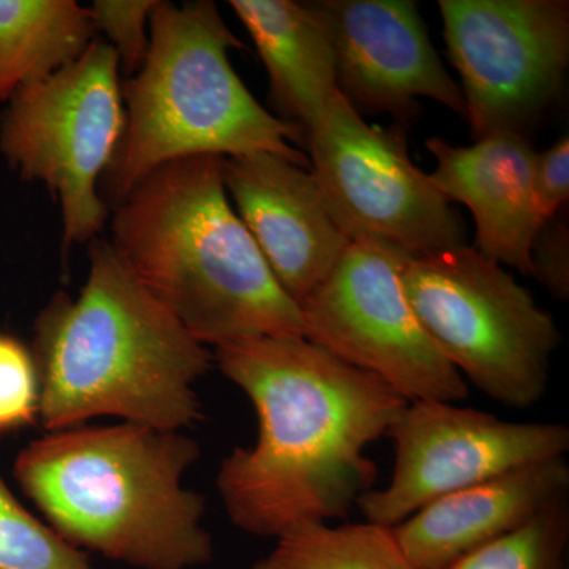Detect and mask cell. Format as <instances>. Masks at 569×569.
<instances>
[{"label":"cell","instance_id":"9a60e30c","mask_svg":"<svg viewBox=\"0 0 569 569\" xmlns=\"http://www.w3.org/2000/svg\"><path fill=\"white\" fill-rule=\"evenodd\" d=\"M568 489L567 459L541 460L438 498L392 531L415 568L447 569L519 530Z\"/></svg>","mask_w":569,"mask_h":569},{"label":"cell","instance_id":"8992f818","mask_svg":"<svg viewBox=\"0 0 569 569\" xmlns=\"http://www.w3.org/2000/svg\"><path fill=\"white\" fill-rule=\"evenodd\" d=\"M402 287L427 335L482 395L509 408L545 397L561 335L503 266L455 247L410 257Z\"/></svg>","mask_w":569,"mask_h":569},{"label":"cell","instance_id":"7c38bea8","mask_svg":"<svg viewBox=\"0 0 569 569\" xmlns=\"http://www.w3.org/2000/svg\"><path fill=\"white\" fill-rule=\"evenodd\" d=\"M335 52L337 89L356 111L389 112L408 122L418 97L466 119V100L411 0L309 2Z\"/></svg>","mask_w":569,"mask_h":569},{"label":"cell","instance_id":"7402d4cb","mask_svg":"<svg viewBox=\"0 0 569 569\" xmlns=\"http://www.w3.org/2000/svg\"><path fill=\"white\" fill-rule=\"evenodd\" d=\"M157 0H96L91 11L96 33H103L126 78L141 69L149 50V20Z\"/></svg>","mask_w":569,"mask_h":569},{"label":"cell","instance_id":"8fae6325","mask_svg":"<svg viewBox=\"0 0 569 569\" xmlns=\"http://www.w3.org/2000/svg\"><path fill=\"white\" fill-rule=\"evenodd\" d=\"M387 437L395 445L391 481L356 507L367 522L388 529L438 498L569 451L567 426L503 421L436 400L408 402Z\"/></svg>","mask_w":569,"mask_h":569},{"label":"cell","instance_id":"5bb4252c","mask_svg":"<svg viewBox=\"0 0 569 569\" xmlns=\"http://www.w3.org/2000/svg\"><path fill=\"white\" fill-rule=\"evenodd\" d=\"M427 149L437 163L430 181L445 200L467 206L473 216L475 249L493 263L533 276L531 246L545 222L535 200L537 151L526 133H492L471 146L436 137Z\"/></svg>","mask_w":569,"mask_h":569},{"label":"cell","instance_id":"44dd1931","mask_svg":"<svg viewBox=\"0 0 569 569\" xmlns=\"http://www.w3.org/2000/svg\"><path fill=\"white\" fill-rule=\"evenodd\" d=\"M39 417V376L31 348L0 332V436Z\"/></svg>","mask_w":569,"mask_h":569},{"label":"cell","instance_id":"4fadbf2b","mask_svg":"<svg viewBox=\"0 0 569 569\" xmlns=\"http://www.w3.org/2000/svg\"><path fill=\"white\" fill-rule=\"evenodd\" d=\"M222 174L228 198L272 274L301 305L351 242L332 219L312 171L254 152L223 157Z\"/></svg>","mask_w":569,"mask_h":569},{"label":"cell","instance_id":"ffe728a7","mask_svg":"<svg viewBox=\"0 0 569 569\" xmlns=\"http://www.w3.org/2000/svg\"><path fill=\"white\" fill-rule=\"evenodd\" d=\"M0 569H93L88 557L28 511L0 477Z\"/></svg>","mask_w":569,"mask_h":569},{"label":"cell","instance_id":"9c48e42d","mask_svg":"<svg viewBox=\"0 0 569 569\" xmlns=\"http://www.w3.org/2000/svg\"><path fill=\"white\" fill-rule=\"evenodd\" d=\"M310 171L350 241L377 239L413 257L467 246V228L429 174L411 162L406 132L362 121L339 91L305 134Z\"/></svg>","mask_w":569,"mask_h":569},{"label":"cell","instance_id":"6da1fadb","mask_svg":"<svg viewBox=\"0 0 569 569\" xmlns=\"http://www.w3.org/2000/svg\"><path fill=\"white\" fill-rule=\"evenodd\" d=\"M228 380L253 403L258 437L236 448L217 473L233 526L279 538L299 523L346 519L376 489L366 449L407 400L365 370L301 337H261L217 347Z\"/></svg>","mask_w":569,"mask_h":569},{"label":"cell","instance_id":"7a4b0ae2","mask_svg":"<svg viewBox=\"0 0 569 569\" xmlns=\"http://www.w3.org/2000/svg\"><path fill=\"white\" fill-rule=\"evenodd\" d=\"M77 298L58 291L33 323L39 417L52 432L89 419L181 432L203 419L194 385L213 353L127 268L111 242L88 244Z\"/></svg>","mask_w":569,"mask_h":569},{"label":"cell","instance_id":"e0dca14e","mask_svg":"<svg viewBox=\"0 0 569 569\" xmlns=\"http://www.w3.org/2000/svg\"><path fill=\"white\" fill-rule=\"evenodd\" d=\"M97 39L74 0H0V103L78 61Z\"/></svg>","mask_w":569,"mask_h":569},{"label":"cell","instance_id":"d6986e66","mask_svg":"<svg viewBox=\"0 0 569 569\" xmlns=\"http://www.w3.org/2000/svg\"><path fill=\"white\" fill-rule=\"evenodd\" d=\"M568 497L553 501L519 530L475 550L447 569H565Z\"/></svg>","mask_w":569,"mask_h":569},{"label":"cell","instance_id":"2e32d148","mask_svg":"<svg viewBox=\"0 0 569 569\" xmlns=\"http://www.w3.org/2000/svg\"><path fill=\"white\" fill-rule=\"evenodd\" d=\"M230 7L263 62L277 118L301 127L306 134L339 91L325 26L309 2L231 0Z\"/></svg>","mask_w":569,"mask_h":569},{"label":"cell","instance_id":"cb8c5ba5","mask_svg":"<svg viewBox=\"0 0 569 569\" xmlns=\"http://www.w3.org/2000/svg\"><path fill=\"white\" fill-rule=\"evenodd\" d=\"M535 200L542 222L553 219L569 200V138L561 137L533 163Z\"/></svg>","mask_w":569,"mask_h":569},{"label":"cell","instance_id":"3957f363","mask_svg":"<svg viewBox=\"0 0 569 569\" xmlns=\"http://www.w3.org/2000/svg\"><path fill=\"white\" fill-rule=\"evenodd\" d=\"M222 168L219 156L186 157L156 168L112 209V249L203 346L301 339V307L236 213Z\"/></svg>","mask_w":569,"mask_h":569},{"label":"cell","instance_id":"277c9868","mask_svg":"<svg viewBox=\"0 0 569 569\" xmlns=\"http://www.w3.org/2000/svg\"><path fill=\"white\" fill-rule=\"evenodd\" d=\"M193 438L123 422L73 427L32 441L18 485L56 533L138 569H190L213 557L204 498L183 488L200 459Z\"/></svg>","mask_w":569,"mask_h":569},{"label":"cell","instance_id":"603a6c76","mask_svg":"<svg viewBox=\"0 0 569 569\" xmlns=\"http://www.w3.org/2000/svg\"><path fill=\"white\" fill-rule=\"evenodd\" d=\"M531 268L542 287L560 301L569 296V230L561 220L542 224L531 246Z\"/></svg>","mask_w":569,"mask_h":569},{"label":"cell","instance_id":"52a82bcc","mask_svg":"<svg viewBox=\"0 0 569 569\" xmlns=\"http://www.w3.org/2000/svg\"><path fill=\"white\" fill-rule=\"evenodd\" d=\"M119 74L118 56L97 37L78 61L14 93L0 116L3 159L61 208L63 258L110 219L100 182L126 126Z\"/></svg>","mask_w":569,"mask_h":569},{"label":"cell","instance_id":"ac0fdd59","mask_svg":"<svg viewBox=\"0 0 569 569\" xmlns=\"http://www.w3.org/2000/svg\"><path fill=\"white\" fill-rule=\"evenodd\" d=\"M252 569H417L397 545L395 531L372 522L299 523L276 538Z\"/></svg>","mask_w":569,"mask_h":569},{"label":"cell","instance_id":"30bf717a","mask_svg":"<svg viewBox=\"0 0 569 569\" xmlns=\"http://www.w3.org/2000/svg\"><path fill=\"white\" fill-rule=\"evenodd\" d=\"M438 7L473 141L526 133L563 86L568 0H440Z\"/></svg>","mask_w":569,"mask_h":569},{"label":"cell","instance_id":"5b68a950","mask_svg":"<svg viewBox=\"0 0 569 569\" xmlns=\"http://www.w3.org/2000/svg\"><path fill=\"white\" fill-rule=\"evenodd\" d=\"M244 44L212 0H157L141 69L122 82L126 126L100 194L110 212L173 160L274 153L309 168L301 127L266 110L236 73L228 52Z\"/></svg>","mask_w":569,"mask_h":569},{"label":"cell","instance_id":"ba28073f","mask_svg":"<svg viewBox=\"0 0 569 569\" xmlns=\"http://www.w3.org/2000/svg\"><path fill=\"white\" fill-rule=\"evenodd\" d=\"M410 254L355 239L301 307L305 339L388 385L407 402L458 403L468 383L427 335L402 287Z\"/></svg>","mask_w":569,"mask_h":569}]
</instances>
